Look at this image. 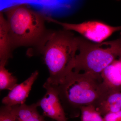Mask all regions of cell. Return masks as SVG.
Masks as SVG:
<instances>
[{"instance_id": "obj_1", "label": "cell", "mask_w": 121, "mask_h": 121, "mask_svg": "<svg viewBox=\"0 0 121 121\" xmlns=\"http://www.w3.org/2000/svg\"><path fill=\"white\" fill-rule=\"evenodd\" d=\"M58 88L64 109L71 118L79 117L82 107L93 105L97 108L112 92L103 83L101 76L73 71Z\"/></svg>"}, {"instance_id": "obj_2", "label": "cell", "mask_w": 121, "mask_h": 121, "mask_svg": "<svg viewBox=\"0 0 121 121\" xmlns=\"http://www.w3.org/2000/svg\"><path fill=\"white\" fill-rule=\"evenodd\" d=\"M35 48L47 66L50 76L47 82L50 84L58 86L73 71L78 50V37L70 31H48Z\"/></svg>"}, {"instance_id": "obj_3", "label": "cell", "mask_w": 121, "mask_h": 121, "mask_svg": "<svg viewBox=\"0 0 121 121\" xmlns=\"http://www.w3.org/2000/svg\"><path fill=\"white\" fill-rule=\"evenodd\" d=\"M13 48L37 46L48 31L45 28V16L26 4L15 5L4 9Z\"/></svg>"}, {"instance_id": "obj_4", "label": "cell", "mask_w": 121, "mask_h": 121, "mask_svg": "<svg viewBox=\"0 0 121 121\" xmlns=\"http://www.w3.org/2000/svg\"><path fill=\"white\" fill-rule=\"evenodd\" d=\"M78 50L73 71L101 76L105 68L121 57V37L112 41L95 43L78 37Z\"/></svg>"}, {"instance_id": "obj_5", "label": "cell", "mask_w": 121, "mask_h": 121, "mask_svg": "<svg viewBox=\"0 0 121 121\" xmlns=\"http://www.w3.org/2000/svg\"><path fill=\"white\" fill-rule=\"evenodd\" d=\"M46 21L60 25L64 30L74 31L89 41L97 43H102L113 33L121 31V26H112L100 21H93L79 24H70L58 21L45 17Z\"/></svg>"}, {"instance_id": "obj_6", "label": "cell", "mask_w": 121, "mask_h": 121, "mask_svg": "<svg viewBox=\"0 0 121 121\" xmlns=\"http://www.w3.org/2000/svg\"><path fill=\"white\" fill-rule=\"evenodd\" d=\"M58 86L46 82L43 85L46 93L43 97L36 103L43 111L44 117H48L56 121H67L66 112L59 97Z\"/></svg>"}, {"instance_id": "obj_7", "label": "cell", "mask_w": 121, "mask_h": 121, "mask_svg": "<svg viewBox=\"0 0 121 121\" xmlns=\"http://www.w3.org/2000/svg\"><path fill=\"white\" fill-rule=\"evenodd\" d=\"M39 75L37 71L33 72L23 82L17 84L3 98L2 103L5 105L14 106L25 104L32 87Z\"/></svg>"}, {"instance_id": "obj_8", "label": "cell", "mask_w": 121, "mask_h": 121, "mask_svg": "<svg viewBox=\"0 0 121 121\" xmlns=\"http://www.w3.org/2000/svg\"><path fill=\"white\" fill-rule=\"evenodd\" d=\"M103 82L112 92L121 91V59L115 60L101 74Z\"/></svg>"}, {"instance_id": "obj_9", "label": "cell", "mask_w": 121, "mask_h": 121, "mask_svg": "<svg viewBox=\"0 0 121 121\" xmlns=\"http://www.w3.org/2000/svg\"><path fill=\"white\" fill-rule=\"evenodd\" d=\"M13 50L9 34L6 18L0 13V65L5 66L9 59L12 58Z\"/></svg>"}, {"instance_id": "obj_10", "label": "cell", "mask_w": 121, "mask_h": 121, "mask_svg": "<svg viewBox=\"0 0 121 121\" xmlns=\"http://www.w3.org/2000/svg\"><path fill=\"white\" fill-rule=\"evenodd\" d=\"M96 109L103 117L121 110V91L110 93Z\"/></svg>"}, {"instance_id": "obj_11", "label": "cell", "mask_w": 121, "mask_h": 121, "mask_svg": "<svg viewBox=\"0 0 121 121\" xmlns=\"http://www.w3.org/2000/svg\"><path fill=\"white\" fill-rule=\"evenodd\" d=\"M37 104L27 105L25 104L15 106L17 121H45L43 115L37 110Z\"/></svg>"}, {"instance_id": "obj_12", "label": "cell", "mask_w": 121, "mask_h": 121, "mask_svg": "<svg viewBox=\"0 0 121 121\" xmlns=\"http://www.w3.org/2000/svg\"><path fill=\"white\" fill-rule=\"evenodd\" d=\"M0 65V89L11 91L17 85V79L5 67Z\"/></svg>"}, {"instance_id": "obj_13", "label": "cell", "mask_w": 121, "mask_h": 121, "mask_svg": "<svg viewBox=\"0 0 121 121\" xmlns=\"http://www.w3.org/2000/svg\"><path fill=\"white\" fill-rule=\"evenodd\" d=\"M80 111V121H104L103 117L94 106L82 107Z\"/></svg>"}, {"instance_id": "obj_14", "label": "cell", "mask_w": 121, "mask_h": 121, "mask_svg": "<svg viewBox=\"0 0 121 121\" xmlns=\"http://www.w3.org/2000/svg\"><path fill=\"white\" fill-rule=\"evenodd\" d=\"M0 121H17L15 106L5 105L1 107Z\"/></svg>"}, {"instance_id": "obj_15", "label": "cell", "mask_w": 121, "mask_h": 121, "mask_svg": "<svg viewBox=\"0 0 121 121\" xmlns=\"http://www.w3.org/2000/svg\"><path fill=\"white\" fill-rule=\"evenodd\" d=\"M103 118L104 121H121V110L108 114L104 116Z\"/></svg>"}, {"instance_id": "obj_16", "label": "cell", "mask_w": 121, "mask_h": 121, "mask_svg": "<svg viewBox=\"0 0 121 121\" xmlns=\"http://www.w3.org/2000/svg\"><path fill=\"white\" fill-rule=\"evenodd\" d=\"M120 59H121V58H120Z\"/></svg>"}]
</instances>
